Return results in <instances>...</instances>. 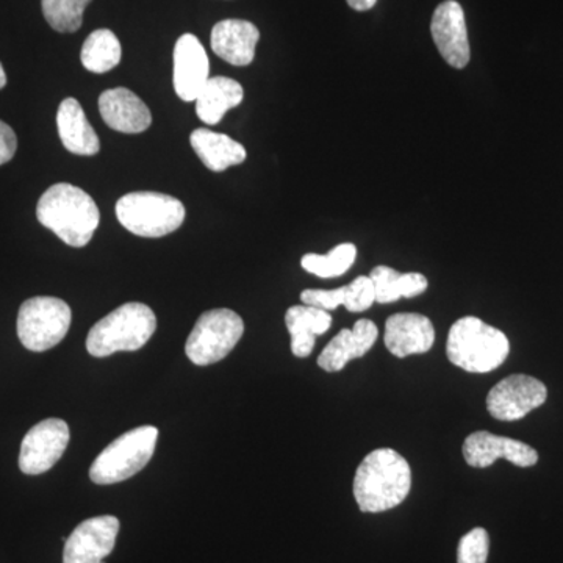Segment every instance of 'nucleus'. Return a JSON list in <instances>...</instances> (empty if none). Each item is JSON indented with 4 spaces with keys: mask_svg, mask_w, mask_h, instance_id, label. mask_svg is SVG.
<instances>
[{
    "mask_svg": "<svg viewBox=\"0 0 563 563\" xmlns=\"http://www.w3.org/2000/svg\"><path fill=\"white\" fill-rule=\"evenodd\" d=\"M412 470L398 451L379 448L366 455L354 477V496L365 514L395 509L409 496Z\"/></svg>",
    "mask_w": 563,
    "mask_h": 563,
    "instance_id": "nucleus-1",
    "label": "nucleus"
},
{
    "mask_svg": "<svg viewBox=\"0 0 563 563\" xmlns=\"http://www.w3.org/2000/svg\"><path fill=\"white\" fill-rule=\"evenodd\" d=\"M36 218L62 242L84 247L101 222V211L87 191L70 184H55L41 196Z\"/></svg>",
    "mask_w": 563,
    "mask_h": 563,
    "instance_id": "nucleus-2",
    "label": "nucleus"
},
{
    "mask_svg": "<svg viewBox=\"0 0 563 563\" xmlns=\"http://www.w3.org/2000/svg\"><path fill=\"white\" fill-rule=\"evenodd\" d=\"M510 352L509 339L476 317L461 318L448 333L446 355L463 372L485 374L495 372Z\"/></svg>",
    "mask_w": 563,
    "mask_h": 563,
    "instance_id": "nucleus-3",
    "label": "nucleus"
},
{
    "mask_svg": "<svg viewBox=\"0 0 563 563\" xmlns=\"http://www.w3.org/2000/svg\"><path fill=\"white\" fill-rule=\"evenodd\" d=\"M157 318L150 306L128 302L92 325L87 350L92 357H109L114 352L139 351L154 335Z\"/></svg>",
    "mask_w": 563,
    "mask_h": 563,
    "instance_id": "nucleus-4",
    "label": "nucleus"
},
{
    "mask_svg": "<svg viewBox=\"0 0 563 563\" xmlns=\"http://www.w3.org/2000/svg\"><path fill=\"white\" fill-rule=\"evenodd\" d=\"M122 228L144 239H161L184 224L187 210L179 199L155 191H135L117 202Z\"/></svg>",
    "mask_w": 563,
    "mask_h": 563,
    "instance_id": "nucleus-5",
    "label": "nucleus"
},
{
    "mask_svg": "<svg viewBox=\"0 0 563 563\" xmlns=\"http://www.w3.org/2000/svg\"><path fill=\"white\" fill-rule=\"evenodd\" d=\"M157 440L158 429L154 426H141L122 433L92 462L90 468L92 483L110 485L131 479L150 463L157 446Z\"/></svg>",
    "mask_w": 563,
    "mask_h": 563,
    "instance_id": "nucleus-6",
    "label": "nucleus"
},
{
    "mask_svg": "<svg viewBox=\"0 0 563 563\" xmlns=\"http://www.w3.org/2000/svg\"><path fill=\"white\" fill-rule=\"evenodd\" d=\"M244 333L239 313L229 309H214L202 313L185 344V352L195 365H213L228 357Z\"/></svg>",
    "mask_w": 563,
    "mask_h": 563,
    "instance_id": "nucleus-7",
    "label": "nucleus"
},
{
    "mask_svg": "<svg viewBox=\"0 0 563 563\" xmlns=\"http://www.w3.org/2000/svg\"><path fill=\"white\" fill-rule=\"evenodd\" d=\"M70 320L73 312L68 303L51 296H36L21 306L18 336L29 351H49L65 339Z\"/></svg>",
    "mask_w": 563,
    "mask_h": 563,
    "instance_id": "nucleus-8",
    "label": "nucleus"
},
{
    "mask_svg": "<svg viewBox=\"0 0 563 563\" xmlns=\"http://www.w3.org/2000/svg\"><path fill=\"white\" fill-rule=\"evenodd\" d=\"M548 390L542 380L512 374L495 385L487 396V410L495 420L518 421L543 406Z\"/></svg>",
    "mask_w": 563,
    "mask_h": 563,
    "instance_id": "nucleus-9",
    "label": "nucleus"
},
{
    "mask_svg": "<svg viewBox=\"0 0 563 563\" xmlns=\"http://www.w3.org/2000/svg\"><path fill=\"white\" fill-rule=\"evenodd\" d=\"M69 443V426L49 418L33 426L21 444L20 468L29 476L49 472L60 461Z\"/></svg>",
    "mask_w": 563,
    "mask_h": 563,
    "instance_id": "nucleus-10",
    "label": "nucleus"
},
{
    "mask_svg": "<svg viewBox=\"0 0 563 563\" xmlns=\"http://www.w3.org/2000/svg\"><path fill=\"white\" fill-rule=\"evenodd\" d=\"M120 533V520L111 515L90 518L66 540L63 563H106Z\"/></svg>",
    "mask_w": 563,
    "mask_h": 563,
    "instance_id": "nucleus-11",
    "label": "nucleus"
},
{
    "mask_svg": "<svg viewBox=\"0 0 563 563\" xmlns=\"http://www.w3.org/2000/svg\"><path fill=\"white\" fill-rule=\"evenodd\" d=\"M431 33L437 49L448 65L455 69L468 66L472 58L465 13L457 0H444L433 11Z\"/></svg>",
    "mask_w": 563,
    "mask_h": 563,
    "instance_id": "nucleus-12",
    "label": "nucleus"
},
{
    "mask_svg": "<svg viewBox=\"0 0 563 563\" xmlns=\"http://www.w3.org/2000/svg\"><path fill=\"white\" fill-rule=\"evenodd\" d=\"M462 451L466 463L474 468H487L498 459H506L521 468H529L539 462V454L529 444L487 431L470 433Z\"/></svg>",
    "mask_w": 563,
    "mask_h": 563,
    "instance_id": "nucleus-13",
    "label": "nucleus"
},
{
    "mask_svg": "<svg viewBox=\"0 0 563 563\" xmlns=\"http://www.w3.org/2000/svg\"><path fill=\"white\" fill-rule=\"evenodd\" d=\"M209 79V55L201 41L185 33L174 47V90L181 101L192 102Z\"/></svg>",
    "mask_w": 563,
    "mask_h": 563,
    "instance_id": "nucleus-14",
    "label": "nucleus"
},
{
    "mask_svg": "<svg viewBox=\"0 0 563 563\" xmlns=\"http://www.w3.org/2000/svg\"><path fill=\"white\" fill-rule=\"evenodd\" d=\"M384 342L395 357L426 354L435 342V329L424 314L395 313L385 322Z\"/></svg>",
    "mask_w": 563,
    "mask_h": 563,
    "instance_id": "nucleus-15",
    "label": "nucleus"
},
{
    "mask_svg": "<svg viewBox=\"0 0 563 563\" xmlns=\"http://www.w3.org/2000/svg\"><path fill=\"white\" fill-rule=\"evenodd\" d=\"M379 336V329L372 320H358L354 328L336 333L318 357V366L328 373L342 372L355 358L368 354Z\"/></svg>",
    "mask_w": 563,
    "mask_h": 563,
    "instance_id": "nucleus-16",
    "label": "nucleus"
},
{
    "mask_svg": "<svg viewBox=\"0 0 563 563\" xmlns=\"http://www.w3.org/2000/svg\"><path fill=\"white\" fill-rule=\"evenodd\" d=\"M99 111L103 122L117 132L141 133L152 124L150 107L128 88L103 91L99 98Z\"/></svg>",
    "mask_w": 563,
    "mask_h": 563,
    "instance_id": "nucleus-17",
    "label": "nucleus"
},
{
    "mask_svg": "<svg viewBox=\"0 0 563 563\" xmlns=\"http://www.w3.org/2000/svg\"><path fill=\"white\" fill-rule=\"evenodd\" d=\"M261 32L250 21L225 20L211 31V49L233 66H247L254 62Z\"/></svg>",
    "mask_w": 563,
    "mask_h": 563,
    "instance_id": "nucleus-18",
    "label": "nucleus"
},
{
    "mask_svg": "<svg viewBox=\"0 0 563 563\" xmlns=\"http://www.w3.org/2000/svg\"><path fill=\"white\" fill-rule=\"evenodd\" d=\"M57 128L63 146L70 154L91 157L101 151L98 133L88 122L77 99L68 98L60 103L57 111Z\"/></svg>",
    "mask_w": 563,
    "mask_h": 563,
    "instance_id": "nucleus-19",
    "label": "nucleus"
},
{
    "mask_svg": "<svg viewBox=\"0 0 563 563\" xmlns=\"http://www.w3.org/2000/svg\"><path fill=\"white\" fill-rule=\"evenodd\" d=\"M301 301L306 306L317 307L325 312H331V310L343 306L347 312L361 313L376 302V292H374L372 277L358 276L350 285L335 288V290H303Z\"/></svg>",
    "mask_w": 563,
    "mask_h": 563,
    "instance_id": "nucleus-20",
    "label": "nucleus"
},
{
    "mask_svg": "<svg viewBox=\"0 0 563 563\" xmlns=\"http://www.w3.org/2000/svg\"><path fill=\"white\" fill-rule=\"evenodd\" d=\"M285 324L291 335V352L299 358L312 354L317 336L331 329L332 317L325 310L312 306H292L285 313Z\"/></svg>",
    "mask_w": 563,
    "mask_h": 563,
    "instance_id": "nucleus-21",
    "label": "nucleus"
},
{
    "mask_svg": "<svg viewBox=\"0 0 563 563\" xmlns=\"http://www.w3.org/2000/svg\"><path fill=\"white\" fill-rule=\"evenodd\" d=\"M190 143L196 155L210 172H225L231 166L242 165L247 157L242 143L222 133L211 132L210 129L192 132Z\"/></svg>",
    "mask_w": 563,
    "mask_h": 563,
    "instance_id": "nucleus-22",
    "label": "nucleus"
},
{
    "mask_svg": "<svg viewBox=\"0 0 563 563\" xmlns=\"http://www.w3.org/2000/svg\"><path fill=\"white\" fill-rule=\"evenodd\" d=\"M244 91L239 81L229 77H210L196 98V113L206 124L217 125L229 110L243 102Z\"/></svg>",
    "mask_w": 563,
    "mask_h": 563,
    "instance_id": "nucleus-23",
    "label": "nucleus"
},
{
    "mask_svg": "<svg viewBox=\"0 0 563 563\" xmlns=\"http://www.w3.org/2000/svg\"><path fill=\"white\" fill-rule=\"evenodd\" d=\"M376 302L391 303L401 298H417L428 290L429 282L421 273H399L390 266H376L369 273Z\"/></svg>",
    "mask_w": 563,
    "mask_h": 563,
    "instance_id": "nucleus-24",
    "label": "nucleus"
},
{
    "mask_svg": "<svg viewBox=\"0 0 563 563\" xmlns=\"http://www.w3.org/2000/svg\"><path fill=\"white\" fill-rule=\"evenodd\" d=\"M121 43L113 32L101 29L88 36L81 47V65L95 74L109 73L121 62Z\"/></svg>",
    "mask_w": 563,
    "mask_h": 563,
    "instance_id": "nucleus-25",
    "label": "nucleus"
},
{
    "mask_svg": "<svg viewBox=\"0 0 563 563\" xmlns=\"http://www.w3.org/2000/svg\"><path fill=\"white\" fill-rule=\"evenodd\" d=\"M357 258V247L352 243L339 244L333 247L329 254H306L302 257L301 266L307 273L322 277V279H332V277L343 276L350 272Z\"/></svg>",
    "mask_w": 563,
    "mask_h": 563,
    "instance_id": "nucleus-26",
    "label": "nucleus"
},
{
    "mask_svg": "<svg viewBox=\"0 0 563 563\" xmlns=\"http://www.w3.org/2000/svg\"><path fill=\"white\" fill-rule=\"evenodd\" d=\"M91 0H41L44 20L54 31L73 33L84 22L85 9Z\"/></svg>",
    "mask_w": 563,
    "mask_h": 563,
    "instance_id": "nucleus-27",
    "label": "nucleus"
},
{
    "mask_svg": "<svg viewBox=\"0 0 563 563\" xmlns=\"http://www.w3.org/2000/svg\"><path fill=\"white\" fill-rule=\"evenodd\" d=\"M490 537L483 528L473 529L463 536L457 550V563H487Z\"/></svg>",
    "mask_w": 563,
    "mask_h": 563,
    "instance_id": "nucleus-28",
    "label": "nucleus"
},
{
    "mask_svg": "<svg viewBox=\"0 0 563 563\" xmlns=\"http://www.w3.org/2000/svg\"><path fill=\"white\" fill-rule=\"evenodd\" d=\"M18 150L16 133L5 122L0 121V165H5L14 157Z\"/></svg>",
    "mask_w": 563,
    "mask_h": 563,
    "instance_id": "nucleus-29",
    "label": "nucleus"
},
{
    "mask_svg": "<svg viewBox=\"0 0 563 563\" xmlns=\"http://www.w3.org/2000/svg\"><path fill=\"white\" fill-rule=\"evenodd\" d=\"M347 5L355 11H368L376 5L377 0H346Z\"/></svg>",
    "mask_w": 563,
    "mask_h": 563,
    "instance_id": "nucleus-30",
    "label": "nucleus"
},
{
    "mask_svg": "<svg viewBox=\"0 0 563 563\" xmlns=\"http://www.w3.org/2000/svg\"><path fill=\"white\" fill-rule=\"evenodd\" d=\"M7 85V74L5 70H3V66L0 65V90H2L3 87Z\"/></svg>",
    "mask_w": 563,
    "mask_h": 563,
    "instance_id": "nucleus-31",
    "label": "nucleus"
}]
</instances>
